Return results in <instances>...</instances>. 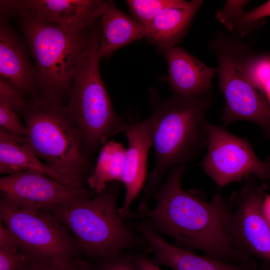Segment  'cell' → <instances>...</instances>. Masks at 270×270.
<instances>
[{
    "label": "cell",
    "instance_id": "4fadbf2b",
    "mask_svg": "<svg viewBox=\"0 0 270 270\" xmlns=\"http://www.w3.org/2000/svg\"><path fill=\"white\" fill-rule=\"evenodd\" d=\"M10 20L0 14V78L18 88L28 100H37L36 67L30 62L26 40L12 27Z\"/></svg>",
    "mask_w": 270,
    "mask_h": 270
},
{
    "label": "cell",
    "instance_id": "f546056e",
    "mask_svg": "<svg viewBox=\"0 0 270 270\" xmlns=\"http://www.w3.org/2000/svg\"><path fill=\"white\" fill-rule=\"evenodd\" d=\"M263 211L265 218L270 226V194H266L263 204Z\"/></svg>",
    "mask_w": 270,
    "mask_h": 270
},
{
    "label": "cell",
    "instance_id": "277c9868",
    "mask_svg": "<svg viewBox=\"0 0 270 270\" xmlns=\"http://www.w3.org/2000/svg\"><path fill=\"white\" fill-rule=\"evenodd\" d=\"M28 129L22 142L40 160L84 188L92 170L82 134L66 106L30 100L20 114Z\"/></svg>",
    "mask_w": 270,
    "mask_h": 270
},
{
    "label": "cell",
    "instance_id": "52a82bcc",
    "mask_svg": "<svg viewBox=\"0 0 270 270\" xmlns=\"http://www.w3.org/2000/svg\"><path fill=\"white\" fill-rule=\"evenodd\" d=\"M119 188V184L110 182L92 198L88 196L50 210L68 229L80 250L90 258H111L134 244L116 207Z\"/></svg>",
    "mask_w": 270,
    "mask_h": 270
},
{
    "label": "cell",
    "instance_id": "ba28073f",
    "mask_svg": "<svg viewBox=\"0 0 270 270\" xmlns=\"http://www.w3.org/2000/svg\"><path fill=\"white\" fill-rule=\"evenodd\" d=\"M0 218L19 250L33 259L72 260L81 251L68 229L50 211L21 208L1 198Z\"/></svg>",
    "mask_w": 270,
    "mask_h": 270
},
{
    "label": "cell",
    "instance_id": "6da1fadb",
    "mask_svg": "<svg viewBox=\"0 0 270 270\" xmlns=\"http://www.w3.org/2000/svg\"><path fill=\"white\" fill-rule=\"evenodd\" d=\"M186 164L169 171L163 185L155 193L156 206L143 215L154 228L171 236L180 248L198 250L206 256L228 262L246 259L234 248L226 232L228 201L220 194L206 202L204 194L184 191L181 180Z\"/></svg>",
    "mask_w": 270,
    "mask_h": 270
},
{
    "label": "cell",
    "instance_id": "44dd1931",
    "mask_svg": "<svg viewBox=\"0 0 270 270\" xmlns=\"http://www.w3.org/2000/svg\"><path fill=\"white\" fill-rule=\"evenodd\" d=\"M126 149L122 143L114 140L106 142L100 151L92 174L87 179L89 186L98 194L107 184L122 182Z\"/></svg>",
    "mask_w": 270,
    "mask_h": 270
},
{
    "label": "cell",
    "instance_id": "cb8c5ba5",
    "mask_svg": "<svg viewBox=\"0 0 270 270\" xmlns=\"http://www.w3.org/2000/svg\"><path fill=\"white\" fill-rule=\"evenodd\" d=\"M29 101L18 88L0 78V104L20 115L28 107Z\"/></svg>",
    "mask_w": 270,
    "mask_h": 270
},
{
    "label": "cell",
    "instance_id": "7a4b0ae2",
    "mask_svg": "<svg viewBox=\"0 0 270 270\" xmlns=\"http://www.w3.org/2000/svg\"><path fill=\"white\" fill-rule=\"evenodd\" d=\"M214 100L212 92L194 97L174 94L154 108L147 120L156 160L144 189L143 204H147V200L154 195L168 170L186 164L206 146V116Z\"/></svg>",
    "mask_w": 270,
    "mask_h": 270
},
{
    "label": "cell",
    "instance_id": "83f0119b",
    "mask_svg": "<svg viewBox=\"0 0 270 270\" xmlns=\"http://www.w3.org/2000/svg\"><path fill=\"white\" fill-rule=\"evenodd\" d=\"M0 248L18 250L17 244L8 230L0 222Z\"/></svg>",
    "mask_w": 270,
    "mask_h": 270
},
{
    "label": "cell",
    "instance_id": "5b68a950",
    "mask_svg": "<svg viewBox=\"0 0 270 270\" xmlns=\"http://www.w3.org/2000/svg\"><path fill=\"white\" fill-rule=\"evenodd\" d=\"M98 24L78 64L68 98V112L80 130L86 153L96 152L107 140L126 131L128 123L114 111L102 79Z\"/></svg>",
    "mask_w": 270,
    "mask_h": 270
},
{
    "label": "cell",
    "instance_id": "ffe728a7",
    "mask_svg": "<svg viewBox=\"0 0 270 270\" xmlns=\"http://www.w3.org/2000/svg\"><path fill=\"white\" fill-rule=\"evenodd\" d=\"M249 0H227L217 10L216 16L230 34L242 38L263 25L264 18L270 16V0L250 10L244 12Z\"/></svg>",
    "mask_w": 270,
    "mask_h": 270
},
{
    "label": "cell",
    "instance_id": "4dcf8cb0",
    "mask_svg": "<svg viewBox=\"0 0 270 270\" xmlns=\"http://www.w3.org/2000/svg\"><path fill=\"white\" fill-rule=\"evenodd\" d=\"M263 91L270 106V77L265 84L263 88Z\"/></svg>",
    "mask_w": 270,
    "mask_h": 270
},
{
    "label": "cell",
    "instance_id": "603a6c76",
    "mask_svg": "<svg viewBox=\"0 0 270 270\" xmlns=\"http://www.w3.org/2000/svg\"><path fill=\"white\" fill-rule=\"evenodd\" d=\"M90 268L88 263L78 258H32L22 270H90Z\"/></svg>",
    "mask_w": 270,
    "mask_h": 270
},
{
    "label": "cell",
    "instance_id": "7c38bea8",
    "mask_svg": "<svg viewBox=\"0 0 270 270\" xmlns=\"http://www.w3.org/2000/svg\"><path fill=\"white\" fill-rule=\"evenodd\" d=\"M108 0H0V12L9 16L24 11L64 28L81 31L101 20Z\"/></svg>",
    "mask_w": 270,
    "mask_h": 270
},
{
    "label": "cell",
    "instance_id": "7402d4cb",
    "mask_svg": "<svg viewBox=\"0 0 270 270\" xmlns=\"http://www.w3.org/2000/svg\"><path fill=\"white\" fill-rule=\"evenodd\" d=\"M177 0H128L126 3L134 19L146 27L160 13Z\"/></svg>",
    "mask_w": 270,
    "mask_h": 270
},
{
    "label": "cell",
    "instance_id": "30bf717a",
    "mask_svg": "<svg viewBox=\"0 0 270 270\" xmlns=\"http://www.w3.org/2000/svg\"><path fill=\"white\" fill-rule=\"evenodd\" d=\"M206 132L207 152L202 166L218 189L234 182L240 183L250 175L270 180V156L260 160L246 138L216 125L208 122Z\"/></svg>",
    "mask_w": 270,
    "mask_h": 270
},
{
    "label": "cell",
    "instance_id": "3957f363",
    "mask_svg": "<svg viewBox=\"0 0 270 270\" xmlns=\"http://www.w3.org/2000/svg\"><path fill=\"white\" fill-rule=\"evenodd\" d=\"M36 64L38 99L62 104L68 100L74 73L96 27L73 31L24 11L14 12Z\"/></svg>",
    "mask_w": 270,
    "mask_h": 270
},
{
    "label": "cell",
    "instance_id": "8992f818",
    "mask_svg": "<svg viewBox=\"0 0 270 270\" xmlns=\"http://www.w3.org/2000/svg\"><path fill=\"white\" fill-rule=\"evenodd\" d=\"M208 46L218 60V86L226 100L221 119L224 126L246 120L264 132H270V106L248 72L254 54L252 46L236 36L220 31L214 34Z\"/></svg>",
    "mask_w": 270,
    "mask_h": 270
},
{
    "label": "cell",
    "instance_id": "d6986e66",
    "mask_svg": "<svg viewBox=\"0 0 270 270\" xmlns=\"http://www.w3.org/2000/svg\"><path fill=\"white\" fill-rule=\"evenodd\" d=\"M0 128V173L10 175L25 170L46 174L71 188H77L68 178L42 162L21 142L22 138Z\"/></svg>",
    "mask_w": 270,
    "mask_h": 270
},
{
    "label": "cell",
    "instance_id": "e0dca14e",
    "mask_svg": "<svg viewBox=\"0 0 270 270\" xmlns=\"http://www.w3.org/2000/svg\"><path fill=\"white\" fill-rule=\"evenodd\" d=\"M203 1L177 0L146 28V38L162 52L176 46L186 34Z\"/></svg>",
    "mask_w": 270,
    "mask_h": 270
},
{
    "label": "cell",
    "instance_id": "d4e9b609",
    "mask_svg": "<svg viewBox=\"0 0 270 270\" xmlns=\"http://www.w3.org/2000/svg\"><path fill=\"white\" fill-rule=\"evenodd\" d=\"M0 128L16 136L26 137L28 129L20 120L18 114L7 106L0 104Z\"/></svg>",
    "mask_w": 270,
    "mask_h": 270
},
{
    "label": "cell",
    "instance_id": "8fae6325",
    "mask_svg": "<svg viewBox=\"0 0 270 270\" xmlns=\"http://www.w3.org/2000/svg\"><path fill=\"white\" fill-rule=\"evenodd\" d=\"M2 198L16 206L33 210L50 211L70 205L89 196L84 188L66 186L46 174L25 170L0 178Z\"/></svg>",
    "mask_w": 270,
    "mask_h": 270
},
{
    "label": "cell",
    "instance_id": "484cf974",
    "mask_svg": "<svg viewBox=\"0 0 270 270\" xmlns=\"http://www.w3.org/2000/svg\"><path fill=\"white\" fill-rule=\"evenodd\" d=\"M32 259L19 250L0 248V270H22Z\"/></svg>",
    "mask_w": 270,
    "mask_h": 270
},
{
    "label": "cell",
    "instance_id": "ac0fdd59",
    "mask_svg": "<svg viewBox=\"0 0 270 270\" xmlns=\"http://www.w3.org/2000/svg\"><path fill=\"white\" fill-rule=\"evenodd\" d=\"M100 22V59L110 57L119 48L147 35L146 28L118 9L112 0H108Z\"/></svg>",
    "mask_w": 270,
    "mask_h": 270
},
{
    "label": "cell",
    "instance_id": "4316f807",
    "mask_svg": "<svg viewBox=\"0 0 270 270\" xmlns=\"http://www.w3.org/2000/svg\"><path fill=\"white\" fill-rule=\"evenodd\" d=\"M100 260V262L94 268H90V270H138L134 261L118 255Z\"/></svg>",
    "mask_w": 270,
    "mask_h": 270
},
{
    "label": "cell",
    "instance_id": "9c48e42d",
    "mask_svg": "<svg viewBox=\"0 0 270 270\" xmlns=\"http://www.w3.org/2000/svg\"><path fill=\"white\" fill-rule=\"evenodd\" d=\"M268 185L250 175L228 201L226 227L236 250L247 258H258L270 270V226L263 211Z\"/></svg>",
    "mask_w": 270,
    "mask_h": 270
},
{
    "label": "cell",
    "instance_id": "f1b7e54d",
    "mask_svg": "<svg viewBox=\"0 0 270 270\" xmlns=\"http://www.w3.org/2000/svg\"><path fill=\"white\" fill-rule=\"evenodd\" d=\"M134 262L138 270H162L152 260L144 256L138 257Z\"/></svg>",
    "mask_w": 270,
    "mask_h": 270
},
{
    "label": "cell",
    "instance_id": "2e32d148",
    "mask_svg": "<svg viewBox=\"0 0 270 270\" xmlns=\"http://www.w3.org/2000/svg\"><path fill=\"white\" fill-rule=\"evenodd\" d=\"M162 52L168 66L167 80L174 94L194 97L211 92L216 68L206 66L180 47L174 46Z\"/></svg>",
    "mask_w": 270,
    "mask_h": 270
},
{
    "label": "cell",
    "instance_id": "5bb4252c",
    "mask_svg": "<svg viewBox=\"0 0 270 270\" xmlns=\"http://www.w3.org/2000/svg\"><path fill=\"white\" fill-rule=\"evenodd\" d=\"M128 140L125 166L122 182L126 188L124 201L118 208L122 218L128 216L132 202L138 196L146 180L147 158L152 146L148 120L128 124L125 131Z\"/></svg>",
    "mask_w": 270,
    "mask_h": 270
},
{
    "label": "cell",
    "instance_id": "9a60e30c",
    "mask_svg": "<svg viewBox=\"0 0 270 270\" xmlns=\"http://www.w3.org/2000/svg\"><path fill=\"white\" fill-rule=\"evenodd\" d=\"M140 231L154 250L152 261L156 265L164 266L172 270H254L256 268L253 259L232 263L195 254L170 244L147 225L142 226Z\"/></svg>",
    "mask_w": 270,
    "mask_h": 270
}]
</instances>
